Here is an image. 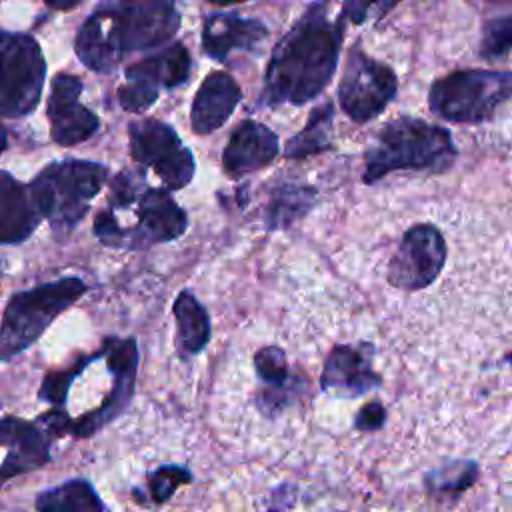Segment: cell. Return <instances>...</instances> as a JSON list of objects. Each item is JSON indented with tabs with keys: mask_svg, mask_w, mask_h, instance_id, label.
Listing matches in <instances>:
<instances>
[{
	"mask_svg": "<svg viewBox=\"0 0 512 512\" xmlns=\"http://www.w3.org/2000/svg\"><path fill=\"white\" fill-rule=\"evenodd\" d=\"M330 0H314L274 46L260 94L264 106H302L324 92L340 56L344 20H332Z\"/></svg>",
	"mask_w": 512,
	"mask_h": 512,
	"instance_id": "obj_1",
	"label": "cell"
},
{
	"mask_svg": "<svg viewBox=\"0 0 512 512\" xmlns=\"http://www.w3.org/2000/svg\"><path fill=\"white\" fill-rule=\"evenodd\" d=\"M180 28L174 0H106L80 26L74 50L94 72H112L128 54L168 42Z\"/></svg>",
	"mask_w": 512,
	"mask_h": 512,
	"instance_id": "obj_2",
	"label": "cell"
},
{
	"mask_svg": "<svg viewBox=\"0 0 512 512\" xmlns=\"http://www.w3.org/2000/svg\"><path fill=\"white\" fill-rule=\"evenodd\" d=\"M186 226L188 216L168 188H150L142 172L124 170L112 178L108 204L96 214L92 230L104 246L142 250L176 240Z\"/></svg>",
	"mask_w": 512,
	"mask_h": 512,
	"instance_id": "obj_3",
	"label": "cell"
},
{
	"mask_svg": "<svg viewBox=\"0 0 512 512\" xmlns=\"http://www.w3.org/2000/svg\"><path fill=\"white\" fill-rule=\"evenodd\" d=\"M458 156L452 134L432 122L414 116H398L386 122L364 154L362 180L374 184L394 170L446 172Z\"/></svg>",
	"mask_w": 512,
	"mask_h": 512,
	"instance_id": "obj_4",
	"label": "cell"
},
{
	"mask_svg": "<svg viewBox=\"0 0 512 512\" xmlns=\"http://www.w3.org/2000/svg\"><path fill=\"white\" fill-rule=\"evenodd\" d=\"M106 178L108 168L104 164L66 158L44 166L28 186L42 218L52 230L66 234L86 216Z\"/></svg>",
	"mask_w": 512,
	"mask_h": 512,
	"instance_id": "obj_5",
	"label": "cell"
},
{
	"mask_svg": "<svg viewBox=\"0 0 512 512\" xmlns=\"http://www.w3.org/2000/svg\"><path fill=\"white\" fill-rule=\"evenodd\" d=\"M86 292L84 280L76 276L44 282L16 292L4 308L0 322V360L6 362L28 350L44 330Z\"/></svg>",
	"mask_w": 512,
	"mask_h": 512,
	"instance_id": "obj_6",
	"label": "cell"
},
{
	"mask_svg": "<svg viewBox=\"0 0 512 512\" xmlns=\"http://www.w3.org/2000/svg\"><path fill=\"white\" fill-rule=\"evenodd\" d=\"M512 98L510 70H456L428 90V108L454 124H480Z\"/></svg>",
	"mask_w": 512,
	"mask_h": 512,
	"instance_id": "obj_7",
	"label": "cell"
},
{
	"mask_svg": "<svg viewBox=\"0 0 512 512\" xmlns=\"http://www.w3.org/2000/svg\"><path fill=\"white\" fill-rule=\"evenodd\" d=\"M46 78V60L38 42L0 28V116L20 118L34 112Z\"/></svg>",
	"mask_w": 512,
	"mask_h": 512,
	"instance_id": "obj_8",
	"label": "cell"
},
{
	"mask_svg": "<svg viewBox=\"0 0 512 512\" xmlns=\"http://www.w3.org/2000/svg\"><path fill=\"white\" fill-rule=\"evenodd\" d=\"M128 138L134 160L150 168L164 188L172 192L190 184L196 172L194 156L170 124L154 118L138 120L128 126Z\"/></svg>",
	"mask_w": 512,
	"mask_h": 512,
	"instance_id": "obj_9",
	"label": "cell"
},
{
	"mask_svg": "<svg viewBox=\"0 0 512 512\" xmlns=\"http://www.w3.org/2000/svg\"><path fill=\"white\" fill-rule=\"evenodd\" d=\"M398 90L394 70L362 50H352L342 80L338 84V102L350 120L366 124L380 116Z\"/></svg>",
	"mask_w": 512,
	"mask_h": 512,
	"instance_id": "obj_10",
	"label": "cell"
},
{
	"mask_svg": "<svg viewBox=\"0 0 512 512\" xmlns=\"http://www.w3.org/2000/svg\"><path fill=\"white\" fill-rule=\"evenodd\" d=\"M448 248L442 232L428 222L410 226L386 264V282L400 290L428 288L446 264Z\"/></svg>",
	"mask_w": 512,
	"mask_h": 512,
	"instance_id": "obj_11",
	"label": "cell"
},
{
	"mask_svg": "<svg viewBox=\"0 0 512 512\" xmlns=\"http://www.w3.org/2000/svg\"><path fill=\"white\" fill-rule=\"evenodd\" d=\"M190 68L188 48L174 42L126 68V82L118 88V104L128 112H144L158 100L162 88L170 90L184 84L190 78Z\"/></svg>",
	"mask_w": 512,
	"mask_h": 512,
	"instance_id": "obj_12",
	"label": "cell"
},
{
	"mask_svg": "<svg viewBox=\"0 0 512 512\" xmlns=\"http://www.w3.org/2000/svg\"><path fill=\"white\" fill-rule=\"evenodd\" d=\"M82 80L72 74H58L48 96L50 138L60 146H76L88 140L100 126V118L80 102Z\"/></svg>",
	"mask_w": 512,
	"mask_h": 512,
	"instance_id": "obj_13",
	"label": "cell"
},
{
	"mask_svg": "<svg viewBox=\"0 0 512 512\" xmlns=\"http://www.w3.org/2000/svg\"><path fill=\"white\" fill-rule=\"evenodd\" d=\"M50 460V434L36 422L0 418V486Z\"/></svg>",
	"mask_w": 512,
	"mask_h": 512,
	"instance_id": "obj_14",
	"label": "cell"
},
{
	"mask_svg": "<svg viewBox=\"0 0 512 512\" xmlns=\"http://www.w3.org/2000/svg\"><path fill=\"white\" fill-rule=\"evenodd\" d=\"M374 348L368 342L338 344L326 356L320 386L346 398H356L382 384V376L372 366Z\"/></svg>",
	"mask_w": 512,
	"mask_h": 512,
	"instance_id": "obj_15",
	"label": "cell"
},
{
	"mask_svg": "<svg viewBox=\"0 0 512 512\" xmlns=\"http://www.w3.org/2000/svg\"><path fill=\"white\" fill-rule=\"evenodd\" d=\"M280 152L278 136L262 122L242 120L228 138L222 166L228 176L240 178L268 166Z\"/></svg>",
	"mask_w": 512,
	"mask_h": 512,
	"instance_id": "obj_16",
	"label": "cell"
},
{
	"mask_svg": "<svg viewBox=\"0 0 512 512\" xmlns=\"http://www.w3.org/2000/svg\"><path fill=\"white\" fill-rule=\"evenodd\" d=\"M266 36L268 28L260 20L214 12L202 24V50L212 60L226 62L234 50H252Z\"/></svg>",
	"mask_w": 512,
	"mask_h": 512,
	"instance_id": "obj_17",
	"label": "cell"
},
{
	"mask_svg": "<svg viewBox=\"0 0 512 512\" xmlns=\"http://www.w3.org/2000/svg\"><path fill=\"white\" fill-rule=\"evenodd\" d=\"M240 100L242 90L228 72H210L192 100V130L196 134H210L218 130L232 116Z\"/></svg>",
	"mask_w": 512,
	"mask_h": 512,
	"instance_id": "obj_18",
	"label": "cell"
},
{
	"mask_svg": "<svg viewBox=\"0 0 512 512\" xmlns=\"http://www.w3.org/2000/svg\"><path fill=\"white\" fill-rule=\"evenodd\" d=\"M42 214L30 186L0 170V244H20L32 236Z\"/></svg>",
	"mask_w": 512,
	"mask_h": 512,
	"instance_id": "obj_19",
	"label": "cell"
},
{
	"mask_svg": "<svg viewBox=\"0 0 512 512\" xmlns=\"http://www.w3.org/2000/svg\"><path fill=\"white\" fill-rule=\"evenodd\" d=\"M172 314L176 318V348L182 356L200 354L210 340V318L206 308L198 302V298L182 290L172 306Z\"/></svg>",
	"mask_w": 512,
	"mask_h": 512,
	"instance_id": "obj_20",
	"label": "cell"
},
{
	"mask_svg": "<svg viewBox=\"0 0 512 512\" xmlns=\"http://www.w3.org/2000/svg\"><path fill=\"white\" fill-rule=\"evenodd\" d=\"M254 366L258 378L266 384L264 394L260 396L262 412H278L290 400V390L294 388L296 378H290L286 354L278 346H266L256 352Z\"/></svg>",
	"mask_w": 512,
	"mask_h": 512,
	"instance_id": "obj_21",
	"label": "cell"
},
{
	"mask_svg": "<svg viewBox=\"0 0 512 512\" xmlns=\"http://www.w3.org/2000/svg\"><path fill=\"white\" fill-rule=\"evenodd\" d=\"M36 508L42 512H102L106 510V504L88 480L74 478L40 492Z\"/></svg>",
	"mask_w": 512,
	"mask_h": 512,
	"instance_id": "obj_22",
	"label": "cell"
},
{
	"mask_svg": "<svg viewBox=\"0 0 512 512\" xmlns=\"http://www.w3.org/2000/svg\"><path fill=\"white\" fill-rule=\"evenodd\" d=\"M316 198V190L312 186L304 184H282L278 186L268 202L266 208V226L270 230L288 228L300 218L306 216V212L312 208Z\"/></svg>",
	"mask_w": 512,
	"mask_h": 512,
	"instance_id": "obj_23",
	"label": "cell"
},
{
	"mask_svg": "<svg viewBox=\"0 0 512 512\" xmlns=\"http://www.w3.org/2000/svg\"><path fill=\"white\" fill-rule=\"evenodd\" d=\"M332 120H334L332 102H324V104L316 106L310 112L306 126L286 142L284 156L300 160V158H308V156L328 150Z\"/></svg>",
	"mask_w": 512,
	"mask_h": 512,
	"instance_id": "obj_24",
	"label": "cell"
},
{
	"mask_svg": "<svg viewBox=\"0 0 512 512\" xmlns=\"http://www.w3.org/2000/svg\"><path fill=\"white\" fill-rule=\"evenodd\" d=\"M478 466L474 462H454L426 476V486L434 492H462L474 484Z\"/></svg>",
	"mask_w": 512,
	"mask_h": 512,
	"instance_id": "obj_25",
	"label": "cell"
},
{
	"mask_svg": "<svg viewBox=\"0 0 512 512\" xmlns=\"http://www.w3.org/2000/svg\"><path fill=\"white\" fill-rule=\"evenodd\" d=\"M512 50V16H498L482 26L480 56L486 60L504 58Z\"/></svg>",
	"mask_w": 512,
	"mask_h": 512,
	"instance_id": "obj_26",
	"label": "cell"
},
{
	"mask_svg": "<svg viewBox=\"0 0 512 512\" xmlns=\"http://www.w3.org/2000/svg\"><path fill=\"white\" fill-rule=\"evenodd\" d=\"M192 480V474L184 466L176 464H164L148 474V492L150 500L154 504L166 502L182 484H188Z\"/></svg>",
	"mask_w": 512,
	"mask_h": 512,
	"instance_id": "obj_27",
	"label": "cell"
},
{
	"mask_svg": "<svg viewBox=\"0 0 512 512\" xmlns=\"http://www.w3.org/2000/svg\"><path fill=\"white\" fill-rule=\"evenodd\" d=\"M400 0H344L342 20L360 26L370 20H378L388 14Z\"/></svg>",
	"mask_w": 512,
	"mask_h": 512,
	"instance_id": "obj_28",
	"label": "cell"
},
{
	"mask_svg": "<svg viewBox=\"0 0 512 512\" xmlns=\"http://www.w3.org/2000/svg\"><path fill=\"white\" fill-rule=\"evenodd\" d=\"M384 420H386V410H384V406H382L378 400H372V402H366V404L356 412L354 428H356V430H362V432H372V430L382 428Z\"/></svg>",
	"mask_w": 512,
	"mask_h": 512,
	"instance_id": "obj_29",
	"label": "cell"
},
{
	"mask_svg": "<svg viewBox=\"0 0 512 512\" xmlns=\"http://www.w3.org/2000/svg\"><path fill=\"white\" fill-rule=\"evenodd\" d=\"M82 0H44V4L46 6H50V8H54V10H70V8H74L76 4H80Z\"/></svg>",
	"mask_w": 512,
	"mask_h": 512,
	"instance_id": "obj_30",
	"label": "cell"
},
{
	"mask_svg": "<svg viewBox=\"0 0 512 512\" xmlns=\"http://www.w3.org/2000/svg\"><path fill=\"white\" fill-rule=\"evenodd\" d=\"M212 4H218V6H228V4H238V2H246V0H208Z\"/></svg>",
	"mask_w": 512,
	"mask_h": 512,
	"instance_id": "obj_31",
	"label": "cell"
},
{
	"mask_svg": "<svg viewBox=\"0 0 512 512\" xmlns=\"http://www.w3.org/2000/svg\"><path fill=\"white\" fill-rule=\"evenodd\" d=\"M4 148H6V132H4L2 126H0V154H2Z\"/></svg>",
	"mask_w": 512,
	"mask_h": 512,
	"instance_id": "obj_32",
	"label": "cell"
},
{
	"mask_svg": "<svg viewBox=\"0 0 512 512\" xmlns=\"http://www.w3.org/2000/svg\"><path fill=\"white\" fill-rule=\"evenodd\" d=\"M496 2H512V0H496Z\"/></svg>",
	"mask_w": 512,
	"mask_h": 512,
	"instance_id": "obj_33",
	"label": "cell"
}]
</instances>
